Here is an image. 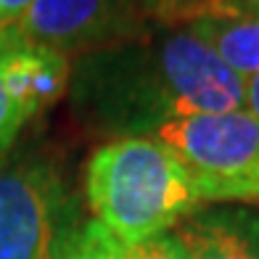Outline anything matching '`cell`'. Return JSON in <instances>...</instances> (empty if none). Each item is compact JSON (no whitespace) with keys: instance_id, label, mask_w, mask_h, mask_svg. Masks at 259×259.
Wrapping results in <instances>:
<instances>
[{"instance_id":"cell-5","label":"cell","mask_w":259,"mask_h":259,"mask_svg":"<svg viewBox=\"0 0 259 259\" xmlns=\"http://www.w3.org/2000/svg\"><path fill=\"white\" fill-rule=\"evenodd\" d=\"M151 27L156 21L148 0H34L14 29L72 61L88 51L138 37Z\"/></svg>"},{"instance_id":"cell-15","label":"cell","mask_w":259,"mask_h":259,"mask_svg":"<svg viewBox=\"0 0 259 259\" xmlns=\"http://www.w3.org/2000/svg\"><path fill=\"white\" fill-rule=\"evenodd\" d=\"M256 201H259V196H256Z\"/></svg>"},{"instance_id":"cell-7","label":"cell","mask_w":259,"mask_h":259,"mask_svg":"<svg viewBox=\"0 0 259 259\" xmlns=\"http://www.w3.org/2000/svg\"><path fill=\"white\" fill-rule=\"evenodd\" d=\"M175 235L191 259H259V211L254 209H198Z\"/></svg>"},{"instance_id":"cell-4","label":"cell","mask_w":259,"mask_h":259,"mask_svg":"<svg viewBox=\"0 0 259 259\" xmlns=\"http://www.w3.org/2000/svg\"><path fill=\"white\" fill-rule=\"evenodd\" d=\"M74 201L51 156H0V259H53L74 225Z\"/></svg>"},{"instance_id":"cell-10","label":"cell","mask_w":259,"mask_h":259,"mask_svg":"<svg viewBox=\"0 0 259 259\" xmlns=\"http://www.w3.org/2000/svg\"><path fill=\"white\" fill-rule=\"evenodd\" d=\"M222 0H148L151 16L156 24L185 27L188 21L217 14Z\"/></svg>"},{"instance_id":"cell-14","label":"cell","mask_w":259,"mask_h":259,"mask_svg":"<svg viewBox=\"0 0 259 259\" xmlns=\"http://www.w3.org/2000/svg\"><path fill=\"white\" fill-rule=\"evenodd\" d=\"M217 14H246V16H259V0H222ZM211 14V16H217Z\"/></svg>"},{"instance_id":"cell-6","label":"cell","mask_w":259,"mask_h":259,"mask_svg":"<svg viewBox=\"0 0 259 259\" xmlns=\"http://www.w3.org/2000/svg\"><path fill=\"white\" fill-rule=\"evenodd\" d=\"M66 56L29 42L16 29L0 32V156L14 148L24 124L64 96Z\"/></svg>"},{"instance_id":"cell-3","label":"cell","mask_w":259,"mask_h":259,"mask_svg":"<svg viewBox=\"0 0 259 259\" xmlns=\"http://www.w3.org/2000/svg\"><path fill=\"white\" fill-rule=\"evenodd\" d=\"M156 138L185 164L201 201H256L259 122L249 111L183 116Z\"/></svg>"},{"instance_id":"cell-9","label":"cell","mask_w":259,"mask_h":259,"mask_svg":"<svg viewBox=\"0 0 259 259\" xmlns=\"http://www.w3.org/2000/svg\"><path fill=\"white\" fill-rule=\"evenodd\" d=\"M124 246L98 220L74 222L53 259H122Z\"/></svg>"},{"instance_id":"cell-8","label":"cell","mask_w":259,"mask_h":259,"mask_svg":"<svg viewBox=\"0 0 259 259\" xmlns=\"http://www.w3.org/2000/svg\"><path fill=\"white\" fill-rule=\"evenodd\" d=\"M185 29L196 34L235 77L259 74V16L217 14L188 21Z\"/></svg>"},{"instance_id":"cell-13","label":"cell","mask_w":259,"mask_h":259,"mask_svg":"<svg viewBox=\"0 0 259 259\" xmlns=\"http://www.w3.org/2000/svg\"><path fill=\"white\" fill-rule=\"evenodd\" d=\"M243 111H249L259 122V74L243 79Z\"/></svg>"},{"instance_id":"cell-11","label":"cell","mask_w":259,"mask_h":259,"mask_svg":"<svg viewBox=\"0 0 259 259\" xmlns=\"http://www.w3.org/2000/svg\"><path fill=\"white\" fill-rule=\"evenodd\" d=\"M122 259H191L183 241L175 233H161L146 238L130 249H122Z\"/></svg>"},{"instance_id":"cell-12","label":"cell","mask_w":259,"mask_h":259,"mask_svg":"<svg viewBox=\"0 0 259 259\" xmlns=\"http://www.w3.org/2000/svg\"><path fill=\"white\" fill-rule=\"evenodd\" d=\"M34 0H0V32L3 29H14L24 14L29 11V6Z\"/></svg>"},{"instance_id":"cell-1","label":"cell","mask_w":259,"mask_h":259,"mask_svg":"<svg viewBox=\"0 0 259 259\" xmlns=\"http://www.w3.org/2000/svg\"><path fill=\"white\" fill-rule=\"evenodd\" d=\"M66 90L85 127L111 140L159 133L193 114L243 109V79L172 24L72 58Z\"/></svg>"},{"instance_id":"cell-2","label":"cell","mask_w":259,"mask_h":259,"mask_svg":"<svg viewBox=\"0 0 259 259\" xmlns=\"http://www.w3.org/2000/svg\"><path fill=\"white\" fill-rule=\"evenodd\" d=\"M85 196L124 249L178 228L204 204L185 164L156 135L98 146L85 164Z\"/></svg>"}]
</instances>
